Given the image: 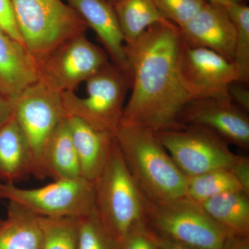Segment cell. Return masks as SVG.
<instances>
[{
	"instance_id": "obj_1",
	"label": "cell",
	"mask_w": 249,
	"mask_h": 249,
	"mask_svg": "<svg viewBox=\"0 0 249 249\" xmlns=\"http://www.w3.org/2000/svg\"><path fill=\"white\" fill-rule=\"evenodd\" d=\"M181 43L179 28L164 19L125 45L132 92L121 124L142 126L154 132L184 125L179 116L191 100L178 71Z\"/></svg>"
},
{
	"instance_id": "obj_2",
	"label": "cell",
	"mask_w": 249,
	"mask_h": 249,
	"mask_svg": "<svg viewBox=\"0 0 249 249\" xmlns=\"http://www.w3.org/2000/svg\"><path fill=\"white\" fill-rule=\"evenodd\" d=\"M114 136L129 173L144 196L165 200L186 196V177L154 131L121 124Z\"/></svg>"
},
{
	"instance_id": "obj_3",
	"label": "cell",
	"mask_w": 249,
	"mask_h": 249,
	"mask_svg": "<svg viewBox=\"0 0 249 249\" xmlns=\"http://www.w3.org/2000/svg\"><path fill=\"white\" fill-rule=\"evenodd\" d=\"M93 202L116 248L134 231L147 227L143 195L129 173L115 138L104 168L93 181Z\"/></svg>"
},
{
	"instance_id": "obj_4",
	"label": "cell",
	"mask_w": 249,
	"mask_h": 249,
	"mask_svg": "<svg viewBox=\"0 0 249 249\" xmlns=\"http://www.w3.org/2000/svg\"><path fill=\"white\" fill-rule=\"evenodd\" d=\"M23 44L37 66L59 46L86 34L83 18L65 0H11Z\"/></svg>"
},
{
	"instance_id": "obj_5",
	"label": "cell",
	"mask_w": 249,
	"mask_h": 249,
	"mask_svg": "<svg viewBox=\"0 0 249 249\" xmlns=\"http://www.w3.org/2000/svg\"><path fill=\"white\" fill-rule=\"evenodd\" d=\"M144 206L147 227L156 235L193 248L224 249L228 232L188 196L165 200L144 196Z\"/></svg>"
},
{
	"instance_id": "obj_6",
	"label": "cell",
	"mask_w": 249,
	"mask_h": 249,
	"mask_svg": "<svg viewBox=\"0 0 249 249\" xmlns=\"http://www.w3.org/2000/svg\"><path fill=\"white\" fill-rule=\"evenodd\" d=\"M60 91L39 78L12 103L13 114L27 140L31 159V174L47 178L44 152L51 136L67 114Z\"/></svg>"
},
{
	"instance_id": "obj_7",
	"label": "cell",
	"mask_w": 249,
	"mask_h": 249,
	"mask_svg": "<svg viewBox=\"0 0 249 249\" xmlns=\"http://www.w3.org/2000/svg\"><path fill=\"white\" fill-rule=\"evenodd\" d=\"M86 96L74 91L61 93L67 115L81 119L98 130L114 134L120 125L124 101L131 83L111 62L85 82Z\"/></svg>"
},
{
	"instance_id": "obj_8",
	"label": "cell",
	"mask_w": 249,
	"mask_h": 249,
	"mask_svg": "<svg viewBox=\"0 0 249 249\" xmlns=\"http://www.w3.org/2000/svg\"><path fill=\"white\" fill-rule=\"evenodd\" d=\"M178 169L186 177L219 169H230L237 155L229 142L212 129L184 124L180 128L155 132Z\"/></svg>"
},
{
	"instance_id": "obj_9",
	"label": "cell",
	"mask_w": 249,
	"mask_h": 249,
	"mask_svg": "<svg viewBox=\"0 0 249 249\" xmlns=\"http://www.w3.org/2000/svg\"><path fill=\"white\" fill-rule=\"evenodd\" d=\"M0 199L19 205L38 217H79L94 206L93 182L84 178L57 180L47 186L26 189L0 181Z\"/></svg>"
},
{
	"instance_id": "obj_10",
	"label": "cell",
	"mask_w": 249,
	"mask_h": 249,
	"mask_svg": "<svg viewBox=\"0 0 249 249\" xmlns=\"http://www.w3.org/2000/svg\"><path fill=\"white\" fill-rule=\"evenodd\" d=\"M109 62L105 50L83 34L66 41L49 54L39 65V73L40 78L60 92L74 91Z\"/></svg>"
},
{
	"instance_id": "obj_11",
	"label": "cell",
	"mask_w": 249,
	"mask_h": 249,
	"mask_svg": "<svg viewBox=\"0 0 249 249\" xmlns=\"http://www.w3.org/2000/svg\"><path fill=\"white\" fill-rule=\"evenodd\" d=\"M178 71L181 84L191 101L231 98L229 86L237 81L233 63L211 49L187 45L182 39L178 53Z\"/></svg>"
},
{
	"instance_id": "obj_12",
	"label": "cell",
	"mask_w": 249,
	"mask_h": 249,
	"mask_svg": "<svg viewBox=\"0 0 249 249\" xmlns=\"http://www.w3.org/2000/svg\"><path fill=\"white\" fill-rule=\"evenodd\" d=\"M247 111L229 98L194 100L186 105L179 116L182 124H198L212 129L245 150L249 149V119Z\"/></svg>"
},
{
	"instance_id": "obj_13",
	"label": "cell",
	"mask_w": 249,
	"mask_h": 249,
	"mask_svg": "<svg viewBox=\"0 0 249 249\" xmlns=\"http://www.w3.org/2000/svg\"><path fill=\"white\" fill-rule=\"evenodd\" d=\"M178 28L187 45L211 49L233 62L235 29L225 6L207 1L193 19Z\"/></svg>"
},
{
	"instance_id": "obj_14",
	"label": "cell",
	"mask_w": 249,
	"mask_h": 249,
	"mask_svg": "<svg viewBox=\"0 0 249 249\" xmlns=\"http://www.w3.org/2000/svg\"><path fill=\"white\" fill-rule=\"evenodd\" d=\"M91 28L104 47L111 63L128 78L132 71L125 52V43L119 21L111 5L102 0H65Z\"/></svg>"
},
{
	"instance_id": "obj_15",
	"label": "cell",
	"mask_w": 249,
	"mask_h": 249,
	"mask_svg": "<svg viewBox=\"0 0 249 249\" xmlns=\"http://www.w3.org/2000/svg\"><path fill=\"white\" fill-rule=\"evenodd\" d=\"M39 78L38 66L25 47L0 27V93L12 103Z\"/></svg>"
},
{
	"instance_id": "obj_16",
	"label": "cell",
	"mask_w": 249,
	"mask_h": 249,
	"mask_svg": "<svg viewBox=\"0 0 249 249\" xmlns=\"http://www.w3.org/2000/svg\"><path fill=\"white\" fill-rule=\"evenodd\" d=\"M67 120L79 160L82 178L93 182L107 161L114 140V134L95 129L75 116L67 114Z\"/></svg>"
},
{
	"instance_id": "obj_17",
	"label": "cell",
	"mask_w": 249,
	"mask_h": 249,
	"mask_svg": "<svg viewBox=\"0 0 249 249\" xmlns=\"http://www.w3.org/2000/svg\"><path fill=\"white\" fill-rule=\"evenodd\" d=\"M31 174L27 140L12 114L0 126V181L15 183Z\"/></svg>"
},
{
	"instance_id": "obj_18",
	"label": "cell",
	"mask_w": 249,
	"mask_h": 249,
	"mask_svg": "<svg viewBox=\"0 0 249 249\" xmlns=\"http://www.w3.org/2000/svg\"><path fill=\"white\" fill-rule=\"evenodd\" d=\"M44 167L47 178L54 181L83 178L67 116L47 142L44 152Z\"/></svg>"
},
{
	"instance_id": "obj_19",
	"label": "cell",
	"mask_w": 249,
	"mask_h": 249,
	"mask_svg": "<svg viewBox=\"0 0 249 249\" xmlns=\"http://www.w3.org/2000/svg\"><path fill=\"white\" fill-rule=\"evenodd\" d=\"M200 204L229 235L249 237V196L243 191L222 193Z\"/></svg>"
},
{
	"instance_id": "obj_20",
	"label": "cell",
	"mask_w": 249,
	"mask_h": 249,
	"mask_svg": "<svg viewBox=\"0 0 249 249\" xmlns=\"http://www.w3.org/2000/svg\"><path fill=\"white\" fill-rule=\"evenodd\" d=\"M42 244L38 216L9 202L7 218L0 227V249H41Z\"/></svg>"
},
{
	"instance_id": "obj_21",
	"label": "cell",
	"mask_w": 249,
	"mask_h": 249,
	"mask_svg": "<svg viewBox=\"0 0 249 249\" xmlns=\"http://www.w3.org/2000/svg\"><path fill=\"white\" fill-rule=\"evenodd\" d=\"M113 8L125 45L137 40L153 24L165 19L153 0H119Z\"/></svg>"
},
{
	"instance_id": "obj_22",
	"label": "cell",
	"mask_w": 249,
	"mask_h": 249,
	"mask_svg": "<svg viewBox=\"0 0 249 249\" xmlns=\"http://www.w3.org/2000/svg\"><path fill=\"white\" fill-rule=\"evenodd\" d=\"M240 191V185L229 169L186 177V196L199 203L222 193Z\"/></svg>"
},
{
	"instance_id": "obj_23",
	"label": "cell",
	"mask_w": 249,
	"mask_h": 249,
	"mask_svg": "<svg viewBox=\"0 0 249 249\" xmlns=\"http://www.w3.org/2000/svg\"><path fill=\"white\" fill-rule=\"evenodd\" d=\"M235 27L236 37L233 63L237 82H249V7L246 3H233L226 6Z\"/></svg>"
},
{
	"instance_id": "obj_24",
	"label": "cell",
	"mask_w": 249,
	"mask_h": 249,
	"mask_svg": "<svg viewBox=\"0 0 249 249\" xmlns=\"http://www.w3.org/2000/svg\"><path fill=\"white\" fill-rule=\"evenodd\" d=\"M39 219L42 232L41 249H77V217Z\"/></svg>"
},
{
	"instance_id": "obj_25",
	"label": "cell",
	"mask_w": 249,
	"mask_h": 249,
	"mask_svg": "<svg viewBox=\"0 0 249 249\" xmlns=\"http://www.w3.org/2000/svg\"><path fill=\"white\" fill-rule=\"evenodd\" d=\"M77 249H117L94 206L88 213L77 217Z\"/></svg>"
},
{
	"instance_id": "obj_26",
	"label": "cell",
	"mask_w": 249,
	"mask_h": 249,
	"mask_svg": "<svg viewBox=\"0 0 249 249\" xmlns=\"http://www.w3.org/2000/svg\"><path fill=\"white\" fill-rule=\"evenodd\" d=\"M160 14L178 27L193 19L204 7L206 0H153Z\"/></svg>"
},
{
	"instance_id": "obj_27",
	"label": "cell",
	"mask_w": 249,
	"mask_h": 249,
	"mask_svg": "<svg viewBox=\"0 0 249 249\" xmlns=\"http://www.w3.org/2000/svg\"><path fill=\"white\" fill-rule=\"evenodd\" d=\"M117 249H157L153 232L145 227L134 231L118 247Z\"/></svg>"
},
{
	"instance_id": "obj_28",
	"label": "cell",
	"mask_w": 249,
	"mask_h": 249,
	"mask_svg": "<svg viewBox=\"0 0 249 249\" xmlns=\"http://www.w3.org/2000/svg\"><path fill=\"white\" fill-rule=\"evenodd\" d=\"M0 27L24 45L16 24L11 0H0Z\"/></svg>"
},
{
	"instance_id": "obj_29",
	"label": "cell",
	"mask_w": 249,
	"mask_h": 249,
	"mask_svg": "<svg viewBox=\"0 0 249 249\" xmlns=\"http://www.w3.org/2000/svg\"><path fill=\"white\" fill-rule=\"evenodd\" d=\"M237 180L241 189L249 196V159L237 155V160L229 169Z\"/></svg>"
},
{
	"instance_id": "obj_30",
	"label": "cell",
	"mask_w": 249,
	"mask_h": 249,
	"mask_svg": "<svg viewBox=\"0 0 249 249\" xmlns=\"http://www.w3.org/2000/svg\"><path fill=\"white\" fill-rule=\"evenodd\" d=\"M229 94L232 102L244 110L249 111V91L247 85L234 82L229 86Z\"/></svg>"
},
{
	"instance_id": "obj_31",
	"label": "cell",
	"mask_w": 249,
	"mask_h": 249,
	"mask_svg": "<svg viewBox=\"0 0 249 249\" xmlns=\"http://www.w3.org/2000/svg\"><path fill=\"white\" fill-rule=\"evenodd\" d=\"M223 249H249V237L229 235Z\"/></svg>"
},
{
	"instance_id": "obj_32",
	"label": "cell",
	"mask_w": 249,
	"mask_h": 249,
	"mask_svg": "<svg viewBox=\"0 0 249 249\" xmlns=\"http://www.w3.org/2000/svg\"><path fill=\"white\" fill-rule=\"evenodd\" d=\"M153 234L157 249H198L181 245V244L174 242V241L163 238V237L156 235L154 232Z\"/></svg>"
},
{
	"instance_id": "obj_33",
	"label": "cell",
	"mask_w": 249,
	"mask_h": 249,
	"mask_svg": "<svg viewBox=\"0 0 249 249\" xmlns=\"http://www.w3.org/2000/svg\"><path fill=\"white\" fill-rule=\"evenodd\" d=\"M12 114V103L0 93V126L4 124Z\"/></svg>"
},
{
	"instance_id": "obj_34",
	"label": "cell",
	"mask_w": 249,
	"mask_h": 249,
	"mask_svg": "<svg viewBox=\"0 0 249 249\" xmlns=\"http://www.w3.org/2000/svg\"><path fill=\"white\" fill-rule=\"evenodd\" d=\"M208 2L213 3V4H217L223 5V6H227V5L233 4V3H246L247 0H206Z\"/></svg>"
},
{
	"instance_id": "obj_35",
	"label": "cell",
	"mask_w": 249,
	"mask_h": 249,
	"mask_svg": "<svg viewBox=\"0 0 249 249\" xmlns=\"http://www.w3.org/2000/svg\"><path fill=\"white\" fill-rule=\"evenodd\" d=\"M102 1H105V2L107 3L109 5H111V6H114V4L117 2L119 0H102Z\"/></svg>"
},
{
	"instance_id": "obj_36",
	"label": "cell",
	"mask_w": 249,
	"mask_h": 249,
	"mask_svg": "<svg viewBox=\"0 0 249 249\" xmlns=\"http://www.w3.org/2000/svg\"><path fill=\"white\" fill-rule=\"evenodd\" d=\"M3 221H4V220H1V219H0V227H1V225H2Z\"/></svg>"
}]
</instances>
